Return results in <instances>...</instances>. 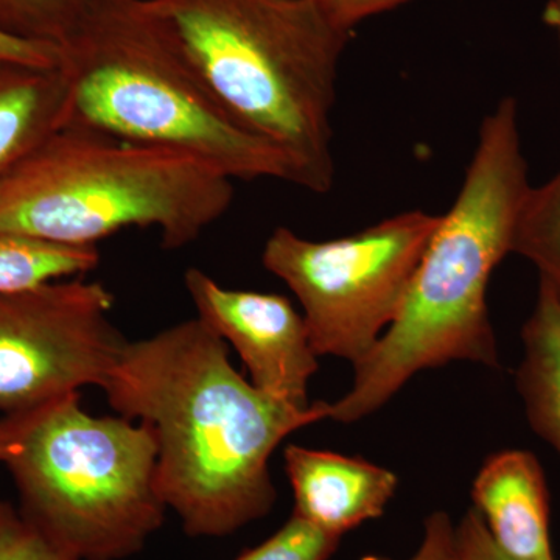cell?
Here are the masks:
<instances>
[{
	"instance_id": "8fae6325",
	"label": "cell",
	"mask_w": 560,
	"mask_h": 560,
	"mask_svg": "<svg viewBox=\"0 0 560 560\" xmlns=\"http://www.w3.org/2000/svg\"><path fill=\"white\" fill-rule=\"evenodd\" d=\"M474 510L504 555L556 560L547 478L536 455L508 448L482 463L471 485Z\"/></svg>"
},
{
	"instance_id": "8992f818",
	"label": "cell",
	"mask_w": 560,
	"mask_h": 560,
	"mask_svg": "<svg viewBox=\"0 0 560 560\" xmlns=\"http://www.w3.org/2000/svg\"><path fill=\"white\" fill-rule=\"evenodd\" d=\"M16 416L3 466L20 511L75 560H127L164 525L158 445L149 425L95 418L68 394Z\"/></svg>"
},
{
	"instance_id": "7c38bea8",
	"label": "cell",
	"mask_w": 560,
	"mask_h": 560,
	"mask_svg": "<svg viewBox=\"0 0 560 560\" xmlns=\"http://www.w3.org/2000/svg\"><path fill=\"white\" fill-rule=\"evenodd\" d=\"M69 121V83L60 65L0 58V180Z\"/></svg>"
},
{
	"instance_id": "7402d4cb",
	"label": "cell",
	"mask_w": 560,
	"mask_h": 560,
	"mask_svg": "<svg viewBox=\"0 0 560 560\" xmlns=\"http://www.w3.org/2000/svg\"><path fill=\"white\" fill-rule=\"evenodd\" d=\"M0 58H9L38 66H58L60 62V49L46 44L27 43L0 35Z\"/></svg>"
},
{
	"instance_id": "5bb4252c",
	"label": "cell",
	"mask_w": 560,
	"mask_h": 560,
	"mask_svg": "<svg viewBox=\"0 0 560 560\" xmlns=\"http://www.w3.org/2000/svg\"><path fill=\"white\" fill-rule=\"evenodd\" d=\"M101 264L97 246H68L0 230V293L72 279Z\"/></svg>"
},
{
	"instance_id": "5b68a950",
	"label": "cell",
	"mask_w": 560,
	"mask_h": 560,
	"mask_svg": "<svg viewBox=\"0 0 560 560\" xmlns=\"http://www.w3.org/2000/svg\"><path fill=\"white\" fill-rule=\"evenodd\" d=\"M234 179L180 151L69 124L0 180V230L95 246L151 228L162 248L197 242L234 200Z\"/></svg>"
},
{
	"instance_id": "ffe728a7",
	"label": "cell",
	"mask_w": 560,
	"mask_h": 560,
	"mask_svg": "<svg viewBox=\"0 0 560 560\" xmlns=\"http://www.w3.org/2000/svg\"><path fill=\"white\" fill-rule=\"evenodd\" d=\"M456 552L458 560H517L497 547L474 508L456 523Z\"/></svg>"
},
{
	"instance_id": "52a82bcc",
	"label": "cell",
	"mask_w": 560,
	"mask_h": 560,
	"mask_svg": "<svg viewBox=\"0 0 560 560\" xmlns=\"http://www.w3.org/2000/svg\"><path fill=\"white\" fill-rule=\"evenodd\" d=\"M440 220L408 210L326 242L280 226L265 243L261 264L300 301L316 355L357 366L399 315Z\"/></svg>"
},
{
	"instance_id": "d6986e66",
	"label": "cell",
	"mask_w": 560,
	"mask_h": 560,
	"mask_svg": "<svg viewBox=\"0 0 560 560\" xmlns=\"http://www.w3.org/2000/svg\"><path fill=\"white\" fill-rule=\"evenodd\" d=\"M363 560H394L371 556ZM405 560H458L456 552V525L445 511L431 512L423 522L422 539L418 550Z\"/></svg>"
},
{
	"instance_id": "9c48e42d",
	"label": "cell",
	"mask_w": 560,
	"mask_h": 560,
	"mask_svg": "<svg viewBox=\"0 0 560 560\" xmlns=\"http://www.w3.org/2000/svg\"><path fill=\"white\" fill-rule=\"evenodd\" d=\"M184 285L198 318L237 350L257 389L301 410L311 407L308 383L319 357L289 298L226 289L200 268L186 271Z\"/></svg>"
},
{
	"instance_id": "2e32d148",
	"label": "cell",
	"mask_w": 560,
	"mask_h": 560,
	"mask_svg": "<svg viewBox=\"0 0 560 560\" xmlns=\"http://www.w3.org/2000/svg\"><path fill=\"white\" fill-rule=\"evenodd\" d=\"M90 0H0V35L60 47L83 20Z\"/></svg>"
},
{
	"instance_id": "4fadbf2b",
	"label": "cell",
	"mask_w": 560,
	"mask_h": 560,
	"mask_svg": "<svg viewBox=\"0 0 560 560\" xmlns=\"http://www.w3.org/2000/svg\"><path fill=\"white\" fill-rule=\"evenodd\" d=\"M515 386L526 419L560 458V300L539 282L536 304L522 329Z\"/></svg>"
},
{
	"instance_id": "6da1fadb",
	"label": "cell",
	"mask_w": 560,
	"mask_h": 560,
	"mask_svg": "<svg viewBox=\"0 0 560 560\" xmlns=\"http://www.w3.org/2000/svg\"><path fill=\"white\" fill-rule=\"evenodd\" d=\"M230 346L200 318L125 342L103 390L124 418L145 423L158 445V488L184 533L232 536L278 501L276 448L330 419V404L294 408L234 370Z\"/></svg>"
},
{
	"instance_id": "44dd1931",
	"label": "cell",
	"mask_w": 560,
	"mask_h": 560,
	"mask_svg": "<svg viewBox=\"0 0 560 560\" xmlns=\"http://www.w3.org/2000/svg\"><path fill=\"white\" fill-rule=\"evenodd\" d=\"M412 0H324L327 10L341 25L355 31L361 22L407 5Z\"/></svg>"
},
{
	"instance_id": "603a6c76",
	"label": "cell",
	"mask_w": 560,
	"mask_h": 560,
	"mask_svg": "<svg viewBox=\"0 0 560 560\" xmlns=\"http://www.w3.org/2000/svg\"><path fill=\"white\" fill-rule=\"evenodd\" d=\"M16 436V416L5 415L0 419V464L9 458Z\"/></svg>"
},
{
	"instance_id": "cb8c5ba5",
	"label": "cell",
	"mask_w": 560,
	"mask_h": 560,
	"mask_svg": "<svg viewBox=\"0 0 560 560\" xmlns=\"http://www.w3.org/2000/svg\"><path fill=\"white\" fill-rule=\"evenodd\" d=\"M544 22L558 36L560 49V0H548L544 9Z\"/></svg>"
},
{
	"instance_id": "7a4b0ae2",
	"label": "cell",
	"mask_w": 560,
	"mask_h": 560,
	"mask_svg": "<svg viewBox=\"0 0 560 560\" xmlns=\"http://www.w3.org/2000/svg\"><path fill=\"white\" fill-rule=\"evenodd\" d=\"M529 189L517 101L506 97L482 120L458 197L441 215L399 315L353 366L352 388L330 404L331 420L374 415L420 371L453 361L500 368L488 290L512 254Z\"/></svg>"
},
{
	"instance_id": "ac0fdd59",
	"label": "cell",
	"mask_w": 560,
	"mask_h": 560,
	"mask_svg": "<svg viewBox=\"0 0 560 560\" xmlns=\"http://www.w3.org/2000/svg\"><path fill=\"white\" fill-rule=\"evenodd\" d=\"M0 560H75L22 515L0 500Z\"/></svg>"
},
{
	"instance_id": "30bf717a",
	"label": "cell",
	"mask_w": 560,
	"mask_h": 560,
	"mask_svg": "<svg viewBox=\"0 0 560 560\" xmlns=\"http://www.w3.org/2000/svg\"><path fill=\"white\" fill-rule=\"evenodd\" d=\"M283 467L293 489V515L329 536L381 518L399 488L393 470L363 458L289 444Z\"/></svg>"
},
{
	"instance_id": "e0dca14e",
	"label": "cell",
	"mask_w": 560,
	"mask_h": 560,
	"mask_svg": "<svg viewBox=\"0 0 560 560\" xmlns=\"http://www.w3.org/2000/svg\"><path fill=\"white\" fill-rule=\"evenodd\" d=\"M340 541L291 514L267 540L232 560H329Z\"/></svg>"
},
{
	"instance_id": "277c9868",
	"label": "cell",
	"mask_w": 560,
	"mask_h": 560,
	"mask_svg": "<svg viewBox=\"0 0 560 560\" xmlns=\"http://www.w3.org/2000/svg\"><path fill=\"white\" fill-rule=\"evenodd\" d=\"M58 65L69 124L190 154L231 179L296 180L276 147L223 108L156 0H90Z\"/></svg>"
},
{
	"instance_id": "9a60e30c",
	"label": "cell",
	"mask_w": 560,
	"mask_h": 560,
	"mask_svg": "<svg viewBox=\"0 0 560 560\" xmlns=\"http://www.w3.org/2000/svg\"><path fill=\"white\" fill-rule=\"evenodd\" d=\"M512 254L533 264L539 282L560 300V171L541 186H530L518 215Z\"/></svg>"
},
{
	"instance_id": "3957f363",
	"label": "cell",
	"mask_w": 560,
	"mask_h": 560,
	"mask_svg": "<svg viewBox=\"0 0 560 560\" xmlns=\"http://www.w3.org/2000/svg\"><path fill=\"white\" fill-rule=\"evenodd\" d=\"M223 108L290 161L294 186H334L331 113L353 31L324 0H156Z\"/></svg>"
},
{
	"instance_id": "ba28073f",
	"label": "cell",
	"mask_w": 560,
	"mask_h": 560,
	"mask_svg": "<svg viewBox=\"0 0 560 560\" xmlns=\"http://www.w3.org/2000/svg\"><path fill=\"white\" fill-rule=\"evenodd\" d=\"M102 282L65 279L0 293V410H32L84 386L103 388L125 340Z\"/></svg>"
}]
</instances>
